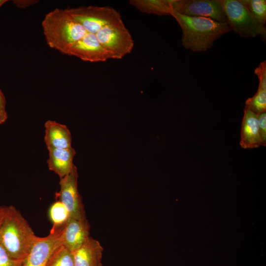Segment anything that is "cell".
I'll list each match as a JSON object with an SVG mask.
<instances>
[{"instance_id": "10", "label": "cell", "mask_w": 266, "mask_h": 266, "mask_svg": "<svg viewBox=\"0 0 266 266\" xmlns=\"http://www.w3.org/2000/svg\"><path fill=\"white\" fill-rule=\"evenodd\" d=\"M66 55L75 56L85 62H105L111 59L101 46L95 34L87 33L69 49Z\"/></svg>"}, {"instance_id": "5", "label": "cell", "mask_w": 266, "mask_h": 266, "mask_svg": "<svg viewBox=\"0 0 266 266\" xmlns=\"http://www.w3.org/2000/svg\"><path fill=\"white\" fill-rule=\"evenodd\" d=\"M66 9L88 33L94 34L104 26L122 21L119 12L110 6H80Z\"/></svg>"}, {"instance_id": "12", "label": "cell", "mask_w": 266, "mask_h": 266, "mask_svg": "<svg viewBox=\"0 0 266 266\" xmlns=\"http://www.w3.org/2000/svg\"><path fill=\"white\" fill-rule=\"evenodd\" d=\"M103 248L100 242L91 237L72 253L75 266H102Z\"/></svg>"}, {"instance_id": "23", "label": "cell", "mask_w": 266, "mask_h": 266, "mask_svg": "<svg viewBox=\"0 0 266 266\" xmlns=\"http://www.w3.org/2000/svg\"><path fill=\"white\" fill-rule=\"evenodd\" d=\"M258 116L259 129L262 146L266 145V112L260 113Z\"/></svg>"}, {"instance_id": "6", "label": "cell", "mask_w": 266, "mask_h": 266, "mask_svg": "<svg viewBox=\"0 0 266 266\" xmlns=\"http://www.w3.org/2000/svg\"><path fill=\"white\" fill-rule=\"evenodd\" d=\"M95 34L111 59H121L133 49L134 41L123 21L104 26Z\"/></svg>"}, {"instance_id": "21", "label": "cell", "mask_w": 266, "mask_h": 266, "mask_svg": "<svg viewBox=\"0 0 266 266\" xmlns=\"http://www.w3.org/2000/svg\"><path fill=\"white\" fill-rule=\"evenodd\" d=\"M24 261L11 258L0 242V266H24Z\"/></svg>"}, {"instance_id": "17", "label": "cell", "mask_w": 266, "mask_h": 266, "mask_svg": "<svg viewBox=\"0 0 266 266\" xmlns=\"http://www.w3.org/2000/svg\"><path fill=\"white\" fill-rule=\"evenodd\" d=\"M45 266H75L73 254L62 244L54 250Z\"/></svg>"}, {"instance_id": "24", "label": "cell", "mask_w": 266, "mask_h": 266, "mask_svg": "<svg viewBox=\"0 0 266 266\" xmlns=\"http://www.w3.org/2000/svg\"><path fill=\"white\" fill-rule=\"evenodd\" d=\"M6 103L5 98L0 89V125L4 123L8 118L6 111Z\"/></svg>"}, {"instance_id": "14", "label": "cell", "mask_w": 266, "mask_h": 266, "mask_svg": "<svg viewBox=\"0 0 266 266\" xmlns=\"http://www.w3.org/2000/svg\"><path fill=\"white\" fill-rule=\"evenodd\" d=\"M44 126V141L48 149L71 147V134L66 125L49 120Z\"/></svg>"}, {"instance_id": "7", "label": "cell", "mask_w": 266, "mask_h": 266, "mask_svg": "<svg viewBox=\"0 0 266 266\" xmlns=\"http://www.w3.org/2000/svg\"><path fill=\"white\" fill-rule=\"evenodd\" d=\"M172 10L191 17H201L227 23L221 0H169Z\"/></svg>"}, {"instance_id": "9", "label": "cell", "mask_w": 266, "mask_h": 266, "mask_svg": "<svg viewBox=\"0 0 266 266\" xmlns=\"http://www.w3.org/2000/svg\"><path fill=\"white\" fill-rule=\"evenodd\" d=\"M63 226H53L48 235L38 237L25 259L24 266H45L54 250L62 244Z\"/></svg>"}, {"instance_id": "27", "label": "cell", "mask_w": 266, "mask_h": 266, "mask_svg": "<svg viewBox=\"0 0 266 266\" xmlns=\"http://www.w3.org/2000/svg\"><path fill=\"white\" fill-rule=\"evenodd\" d=\"M7 1L6 0H0V7Z\"/></svg>"}, {"instance_id": "18", "label": "cell", "mask_w": 266, "mask_h": 266, "mask_svg": "<svg viewBox=\"0 0 266 266\" xmlns=\"http://www.w3.org/2000/svg\"><path fill=\"white\" fill-rule=\"evenodd\" d=\"M244 108L257 115L266 112V90L258 87L255 94L246 100Z\"/></svg>"}, {"instance_id": "16", "label": "cell", "mask_w": 266, "mask_h": 266, "mask_svg": "<svg viewBox=\"0 0 266 266\" xmlns=\"http://www.w3.org/2000/svg\"><path fill=\"white\" fill-rule=\"evenodd\" d=\"M130 3L143 13L159 16L170 15L169 0H131Z\"/></svg>"}, {"instance_id": "19", "label": "cell", "mask_w": 266, "mask_h": 266, "mask_svg": "<svg viewBox=\"0 0 266 266\" xmlns=\"http://www.w3.org/2000/svg\"><path fill=\"white\" fill-rule=\"evenodd\" d=\"M49 215L53 226L55 227L63 226L70 218L67 209L59 200H57L51 205Z\"/></svg>"}, {"instance_id": "8", "label": "cell", "mask_w": 266, "mask_h": 266, "mask_svg": "<svg viewBox=\"0 0 266 266\" xmlns=\"http://www.w3.org/2000/svg\"><path fill=\"white\" fill-rule=\"evenodd\" d=\"M77 182V168L75 166L69 174L60 178V190L56 193V197L65 206L70 218L86 219L84 207L78 190Z\"/></svg>"}, {"instance_id": "11", "label": "cell", "mask_w": 266, "mask_h": 266, "mask_svg": "<svg viewBox=\"0 0 266 266\" xmlns=\"http://www.w3.org/2000/svg\"><path fill=\"white\" fill-rule=\"evenodd\" d=\"M90 225L86 219L69 218L63 226L62 245L73 252L90 237Z\"/></svg>"}, {"instance_id": "25", "label": "cell", "mask_w": 266, "mask_h": 266, "mask_svg": "<svg viewBox=\"0 0 266 266\" xmlns=\"http://www.w3.org/2000/svg\"><path fill=\"white\" fill-rule=\"evenodd\" d=\"M38 1V0H13V3L18 8H26L37 3Z\"/></svg>"}, {"instance_id": "1", "label": "cell", "mask_w": 266, "mask_h": 266, "mask_svg": "<svg viewBox=\"0 0 266 266\" xmlns=\"http://www.w3.org/2000/svg\"><path fill=\"white\" fill-rule=\"evenodd\" d=\"M170 15L181 28L183 46L193 52L206 51L215 40L232 31L227 23L218 22L207 18L187 16L173 10Z\"/></svg>"}, {"instance_id": "26", "label": "cell", "mask_w": 266, "mask_h": 266, "mask_svg": "<svg viewBox=\"0 0 266 266\" xmlns=\"http://www.w3.org/2000/svg\"><path fill=\"white\" fill-rule=\"evenodd\" d=\"M7 207L6 206H0V226L6 215Z\"/></svg>"}, {"instance_id": "20", "label": "cell", "mask_w": 266, "mask_h": 266, "mask_svg": "<svg viewBox=\"0 0 266 266\" xmlns=\"http://www.w3.org/2000/svg\"><path fill=\"white\" fill-rule=\"evenodd\" d=\"M249 12L263 26L266 23V0H240Z\"/></svg>"}, {"instance_id": "4", "label": "cell", "mask_w": 266, "mask_h": 266, "mask_svg": "<svg viewBox=\"0 0 266 266\" xmlns=\"http://www.w3.org/2000/svg\"><path fill=\"white\" fill-rule=\"evenodd\" d=\"M227 19L232 31L241 37L266 38V28L249 12L240 0H221Z\"/></svg>"}, {"instance_id": "15", "label": "cell", "mask_w": 266, "mask_h": 266, "mask_svg": "<svg viewBox=\"0 0 266 266\" xmlns=\"http://www.w3.org/2000/svg\"><path fill=\"white\" fill-rule=\"evenodd\" d=\"M47 160L48 168L62 178L69 174L74 165L73 158L75 149L72 147L67 149H49Z\"/></svg>"}, {"instance_id": "13", "label": "cell", "mask_w": 266, "mask_h": 266, "mask_svg": "<svg viewBox=\"0 0 266 266\" xmlns=\"http://www.w3.org/2000/svg\"><path fill=\"white\" fill-rule=\"evenodd\" d=\"M240 145L244 149L255 148L262 146L258 116L245 108L241 124Z\"/></svg>"}, {"instance_id": "3", "label": "cell", "mask_w": 266, "mask_h": 266, "mask_svg": "<svg viewBox=\"0 0 266 266\" xmlns=\"http://www.w3.org/2000/svg\"><path fill=\"white\" fill-rule=\"evenodd\" d=\"M42 27L48 46L64 54L88 33L66 9L56 8L48 13Z\"/></svg>"}, {"instance_id": "22", "label": "cell", "mask_w": 266, "mask_h": 266, "mask_svg": "<svg viewBox=\"0 0 266 266\" xmlns=\"http://www.w3.org/2000/svg\"><path fill=\"white\" fill-rule=\"evenodd\" d=\"M255 74L259 79V87L266 90V61L261 62L254 70Z\"/></svg>"}, {"instance_id": "2", "label": "cell", "mask_w": 266, "mask_h": 266, "mask_svg": "<svg viewBox=\"0 0 266 266\" xmlns=\"http://www.w3.org/2000/svg\"><path fill=\"white\" fill-rule=\"evenodd\" d=\"M38 237L20 212L8 206L0 226V242L9 256L25 260Z\"/></svg>"}]
</instances>
